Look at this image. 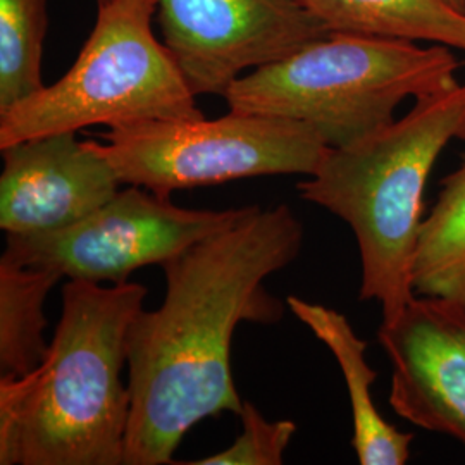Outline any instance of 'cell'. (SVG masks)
<instances>
[{"label": "cell", "mask_w": 465, "mask_h": 465, "mask_svg": "<svg viewBox=\"0 0 465 465\" xmlns=\"http://www.w3.org/2000/svg\"><path fill=\"white\" fill-rule=\"evenodd\" d=\"M303 245V226L282 203L247 216L171 259L166 297L142 309L128 331L132 397L124 465L173 462L184 434L243 401L232 372V340L242 322L276 324L288 303L264 280L290 266Z\"/></svg>", "instance_id": "cell-1"}, {"label": "cell", "mask_w": 465, "mask_h": 465, "mask_svg": "<svg viewBox=\"0 0 465 465\" xmlns=\"http://www.w3.org/2000/svg\"><path fill=\"white\" fill-rule=\"evenodd\" d=\"M145 297L138 282L67 280L44 362L0 378V464L124 465L132 397L121 372Z\"/></svg>", "instance_id": "cell-2"}, {"label": "cell", "mask_w": 465, "mask_h": 465, "mask_svg": "<svg viewBox=\"0 0 465 465\" xmlns=\"http://www.w3.org/2000/svg\"><path fill=\"white\" fill-rule=\"evenodd\" d=\"M465 140V84L419 97L409 114L381 132L330 149L316 173L297 184L300 199L350 226L362 262L361 300H376L382 321L416 297L412 261L424 190L440 153Z\"/></svg>", "instance_id": "cell-3"}, {"label": "cell", "mask_w": 465, "mask_h": 465, "mask_svg": "<svg viewBox=\"0 0 465 465\" xmlns=\"http://www.w3.org/2000/svg\"><path fill=\"white\" fill-rule=\"evenodd\" d=\"M459 67L447 45L332 32L240 76L224 99L234 113L303 123L343 149L390 126L407 97L459 84Z\"/></svg>", "instance_id": "cell-4"}, {"label": "cell", "mask_w": 465, "mask_h": 465, "mask_svg": "<svg viewBox=\"0 0 465 465\" xmlns=\"http://www.w3.org/2000/svg\"><path fill=\"white\" fill-rule=\"evenodd\" d=\"M155 7L157 0L99 5L94 32L66 74L0 114V149L95 124L202 119L197 95L152 32Z\"/></svg>", "instance_id": "cell-5"}, {"label": "cell", "mask_w": 465, "mask_h": 465, "mask_svg": "<svg viewBox=\"0 0 465 465\" xmlns=\"http://www.w3.org/2000/svg\"><path fill=\"white\" fill-rule=\"evenodd\" d=\"M95 142L121 183L169 197L176 190L272 174L316 173L330 147L307 124L234 113L214 121H143Z\"/></svg>", "instance_id": "cell-6"}, {"label": "cell", "mask_w": 465, "mask_h": 465, "mask_svg": "<svg viewBox=\"0 0 465 465\" xmlns=\"http://www.w3.org/2000/svg\"><path fill=\"white\" fill-rule=\"evenodd\" d=\"M252 207L184 209L132 184L67 228L7 234L2 259L50 269L67 280L123 284L136 269L164 266L209 234L243 219Z\"/></svg>", "instance_id": "cell-7"}, {"label": "cell", "mask_w": 465, "mask_h": 465, "mask_svg": "<svg viewBox=\"0 0 465 465\" xmlns=\"http://www.w3.org/2000/svg\"><path fill=\"white\" fill-rule=\"evenodd\" d=\"M155 19L195 95L224 97L243 71L331 34L302 0H157Z\"/></svg>", "instance_id": "cell-8"}, {"label": "cell", "mask_w": 465, "mask_h": 465, "mask_svg": "<svg viewBox=\"0 0 465 465\" xmlns=\"http://www.w3.org/2000/svg\"><path fill=\"white\" fill-rule=\"evenodd\" d=\"M378 340L391 362L390 407L465 447L464 302L416 295L382 321Z\"/></svg>", "instance_id": "cell-9"}, {"label": "cell", "mask_w": 465, "mask_h": 465, "mask_svg": "<svg viewBox=\"0 0 465 465\" xmlns=\"http://www.w3.org/2000/svg\"><path fill=\"white\" fill-rule=\"evenodd\" d=\"M2 150L0 228L35 234L67 228L119 192V178L95 142L74 132L25 140Z\"/></svg>", "instance_id": "cell-10"}, {"label": "cell", "mask_w": 465, "mask_h": 465, "mask_svg": "<svg viewBox=\"0 0 465 465\" xmlns=\"http://www.w3.org/2000/svg\"><path fill=\"white\" fill-rule=\"evenodd\" d=\"M288 309L331 350L343 372L349 390L353 420L351 447L362 465H403L411 459L412 432H403L390 424L374 405L371 386L376 371L366 359L367 343L353 331L341 312L290 295Z\"/></svg>", "instance_id": "cell-11"}, {"label": "cell", "mask_w": 465, "mask_h": 465, "mask_svg": "<svg viewBox=\"0 0 465 465\" xmlns=\"http://www.w3.org/2000/svg\"><path fill=\"white\" fill-rule=\"evenodd\" d=\"M334 34L436 42L465 50V15L441 0H302Z\"/></svg>", "instance_id": "cell-12"}, {"label": "cell", "mask_w": 465, "mask_h": 465, "mask_svg": "<svg viewBox=\"0 0 465 465\" xmlns=\"http://www.w3.org/2000/svg\"><path fill=\"white\" fill-rule=\"evenodd\" d=\"M419 295L465 303V155L441 182V192L422 219L412 261Z\"/></svg>", "instance_id": "cell-13"}, {"label": "cell", "mask_w": 465, "mask_h": 465, "mask_svg": "<svg viewBox=\"0 0 465 465\" xmlns=\"http://www.w3.org/2000/svg\"><path fill=\"white\" fill-rule=\"evenodd\" d=\"M61 280L55 271L0 257V378L25 376L44 362V303Z\"/></svg>", "instance_id": "cell-14"}, {"label": "cell", "mask_w": 465, "mask_h": 465, "mask_svg": "<svg viewBox=\"0 0 465 465\" xmlns=\"http://www.w3.org/2000/svg\"><path fill=\"white\" fill-rule=\"evenodd\" d=\"M47 28V0H0V114L45 86Z\"/></svg>", "instance_id": "cell-15"}, {"label": "cell", "mask_w": 465, "mask_h": 465, "mask_svg": "<svg viewBox=\"0 0 465 465\" xmlns=\"http://www.w3.org/2000/svg\"><path fill=\"white\" fill-rule=\"evenodd\" d=\"M238 416L242 419V432L232 447L190 464L282 465L297 424L286 419L267 420L252 401H243Z\"/></svg>", "instance_id": "cell-16"}, {"label": "cell", "mask_w": 465, "mask_h": 465, "mask_svg": "<svg viewBox=\"0 0 465 465\" xmlns=\"http://www.w3.org/2000/svg\"><path fill=\"white\" fill-rule=\"evenodd\" d=\"M443 4H447L450 7H453L455 11L459 13H464L465 15V0H441Z\"/></svg>", "instance_id": "cell-17"}, {"label": "cell", "mask_w": 465, "mask_h": 465, "mask_svg": "<svg viewBox=\"0 0 465 465\" xmlns=\"http://www.w3.org/2000/svg\"><path fill=\"white\" fill-rule=\"evenodd\" d=\"M107 2H111V0H97V4H99V5H102V4H107Z\"/></svg>", "instance_id": "cell-18"}]
</instances>
